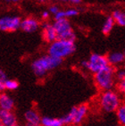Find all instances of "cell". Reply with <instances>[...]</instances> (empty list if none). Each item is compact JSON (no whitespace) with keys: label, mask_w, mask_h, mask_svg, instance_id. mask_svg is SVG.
<instances>
[{"label":"cell","mask_w":125,"mask_h":126,"mask_svg":"<svg viewBox=\"0 0 125 126\" xmlns=\"http://www.w3.org/2000/svg\"><path fill=\"white\" fill-rule=\"evenodd\" d=\"M94 82L96 88L101 91L113 90L116 82L115 69L112 66H107L106 69L94 74Z\"/></svg>","instance_id":"cell-2"},{"label":"cell","mask_w":125,"mask_h":126,"mask_svg":"<svg viewBox=\"0 0 125 126\" xmlns=\"http://www.w3.org/2000/svg\"><path fill=\"white\" fill-rule=\"evenodd\" d=\"M0 126H5V125H2V124H1V125H0Z\"/></svg>","instance_id":"cell-34"},{"label":"cell","mask_w":125,"mask_h":126,"mask_svg":"<svg viewBox=\"0 0 125 126\" xmlns=\"http://www.w3.org/2000/svg\"><path fill=\"white\" fill-rule=\"evenodd\" d=\"M39 26V23L36 19H34L32 17H29V18H26V19H24L23 21L21 22L20 28L23 32H33L38 30Z\"/></svg>","instance_id":"cell-11"},{"label":"cell","mask_w":125,"mask_h":126,"mask_svg":"<svg viewBox=\"0 0 125 126\" xmlns=\"http://www.w3.org/2000/svg\"><path fill=\"white\" fill-rule=\"evenodd\" d=\"M22 20L17 16H5L0 19V31L15 32L20 28Z\"/></svg>","instance_id":"cell-7"},{"label":"cell","mask_w":125,"mask_h":126,"mask_svg":"<svg viewBox=\"0 0 125 126\" xmlns=\"http://www.w3.org/2000/svg\"><path fill=\"white\" fill-rule=\"evenodd\" d=\"M39 2H45V0H39Z\"/></svg>","instance_id":"cell-27"},{"label":"cell","mask_w":125,"mask_h":126,"mask_svg":"<svg viewBox=\"0 0 125 126\" xmlns=\"http://www.w3.org/2000/svg\"><path fill=\"white\" fill-rule=\"evenodd\" d=\"M6 80V75L2 70H0V91L5 90V82Z\"/></svg>","instance_id":"cell-22"},{"label":"cell","mask_w":125,"mask_h":126,"mask_svg":"<svg viewBox=\"0 0 125 126\" xmlns=\"http://www.w3.org/2000/svg\"><path fill=\"white\" fill-rule=\"evenodd\" d=\"M75 49L76 47L74 42L56 39L55 41L50 43V46L48 47V55L62 60L72 55L75 52Z\"/></svg>","instance_id":"cell-4"},{"label":"cell","mask_w":125,"mask_h":126,"mask_svg":"<svg viewBox=\"0 0 125 126\" xmlns=\"http://www.w3.org/2000/svg\"><path fill=\"white\" fill-rule=\"evenodd\" d=\"M61 1H67V0H61Z\"/></svg>","instance_id":"cell-31"},{"label":"cell","mask_w":125,"mask_h":126,"mask_svg":"<svg viewBox=\"0 0 125 126\" xmlns=\"http://www.w3.org/2000/svg\"><path fill=\"white\" fill-rule=\"evenodd\" d=\"M42 37L45 41L48 43H52L57 39V34L55 32V28L53 27V24L50 23H45L43 25L42 29Z\"/></svg>","instance_id":"cell-9"},{"label":"cell","mask_w":125,"mask_h":126,"mask_svg":"<svg viewBox=\"0 0 125 126\" xmlns=\"http://www.w3.org/2000/svg\"><path fill=\"white\" fill-rule=\"evenodd\" d=\"M112 18L114 23H117L122 27H125V12L122 10H114L112 14Z\"/></svg>","instance_id":"cell-16"},{"label":"cell","mask_w":125,"mask_h":126,"mask_svg":"<svg viewBox=\"0 0 125 126\" xmlns=\"http://www.w3.org/2000/svg\"><path fill=\"white\" fill-rule=\"evenodd\" d=\"M115 78L117 81L125 79V67L120 68L117 71H115Z\"/></svg>","instance_id":"cell-20"},{"label":"cell","mask_w":125,"mask_h":126,"mask_svg":"<svg viewBox=\"0 0 125 126\" xmlns=\"http://www.w3.org/2000/svg\"><path fill=\"white\" fill-rule=\"evenodd\" d=\"M116 118L121 126H125V102L122 103L115 111Z\"/></svg>","instance_id":"cell-17"},{"label":"cell","mask_w":125,"mask_h":126,"mask_svg":"<svg viewBox=\"0 0 125 126\" xmlns=\"http://www.w3.org/2000/svg\"><path fill=\"white\" fill-rule=\"evenodd\" d=\"M53 27L55 28L56 34H57V39L60 36L65 34L66 32L72 31V25H71L70 21L66 18L64 19H61V20H57L54 22Z\"/></svg>","instance_id":"cell-8"},{"label":"cell","mask_w":125,"mask_h":126,"mask_svg":"<svg viewBox=\"0 0 125 126\" xmlns=\"http://www.w3.org/2000/svg\"><path fill=\"white\" fill-rule=\"evenodd\" d=\"M124 67H125V65H124Z\"/></svg>","instance_id":"cell-36"},{"label":"cell","mask_w":125,"mask_h":126,"mask_svg":"<svg viewBox=\"0 0 125 126\" xmlns=\"http://www.w3.org/2000/svg\"><path fill=\"white\" fill-rule=\"evenodd\" d=\"M117 89H118V91H119L121 94L125 95V79L120 80V81H118Z\"/></svg>","instance_id":"cell-23"},{"label":"cell","mask_w":125,"mask_h":126,"mask_svg":"<svg viewBox=\"0 0 125 126\" xmlns=\"http://www.w3.org/2000/svg\"><path fill=\"white\" fill-rule=\"evenodd\" d=\"M40 124L42 126H63L64 124L62 118H55V117L44 116L41 118Z\"/></svg>","instance_id":"cell-15"},{"label":"cell","mask_w":125,"mask_h":126,"mask_svg":"<svg viewBox=\"0 0 125 126\" xmlns=\"http://www.w3.org/2000/svg\"><path fill=\"white\" fill-rule=\"evenodd\" d=\"M12 1H14V2H18L19 0H12Z\"/></svg>","instance_id":"cell-28"},{"label":"cell","mask_w":125,"mask_h":126,"mask_svg":"<svg viewBox=\"0 0 125 126\" xmlns=\"http://www.w3.org/2000/svg\"><path fill=\"white\" fill-rule=\"evenodd\" d=\"M15 126H19V125H18V124H16V125H15Z\"/></svg>","instance_id":"cell-33"},{"label":"cell","mask_w":125,"mask_h":126,"mask_svg":"<svg viewBox=\"0 0 125 126\" xmlns=\"http://www.w3.org/2000/svg\"><path fill=\"white\" fill-rule=\"evenodd\" d=\"M106 58L108 61L109 65L112 67H116V66H120L125 62L124 56H123V52H112L106 56Z\"/></svg>","instance_id":"cell-12"},{"label":"cell","mask_w":125,"mask_h":126,"mask_svg":"<svg viewBox=\"0 0 125 126\" xmlns=\"http://www.w3.org/2000/svg\"><path fill=\"white\" fill-rule=\"evenodd\" d=\"M19 84L15 80H8L6 79L5 82V90H15L18 88Z\"/></svg>","instance_id":"cell-19"},{"label":"cell","mask_w":125,"mask_h":126,"mask_svg":"<svg viewBox=\"0 0 125 126\" xmlns=\"http://www.w3.org/2000/svg\"><path fill=\"white\" fill-rule=\"evenodd\" d=\"M67 1H70L71 3H72V4H76V5H78V4H79V3H81V0H67Z\"/></svg>","instance_id":"cell-26"},{"label":"cell","mask_w":125,"mask_h":126,"mask_svg":"<svg viewBox=\"0 0 125 126\" xmlns=\"http://www.w3.org/2000/svg\"><path fill=\"white\" fill-rule=\"evenodd\" d=\"M15 107V101L6 93L0 94V109L5 111H12Z\"/></svg>","instance_id":"cell-14"},{"label":"cell","mask_w":125,"mask_h":126,"mask_svg":"<svg viewBox=\"0 0 125 126\" xmlns=\"http://www.w3.org/2000/svg\"><path fill=\"white\" fill-rule=\"evenodd\" d=\"M122 104V98L119 93L114 90L102 91L98 97V106L102 111L106 113H113Z\"/></svg>","instance_id":"cell-3"},{"label":"cell","mask_w":125,"mask_h":126,"mask_svg":"<svg viewBox=\"0 0 125 126\" xmlns=\"http://www.w3.org/2000/svg\"><path fill=\"white\" fill-rule=\"evenodd\" d=\"M0 124L5 126H15L17 119L12 111H5L0 109Z\"/></svg>","instance_id":"cell-10"},{"label":"cell","mask_w":125,"mask_h":126,"mask_svg":"<svg viewBox=\"0 0 125 126\" xmlns=\"http://www.w3.org/2000/svg\"><path fill=\"white\" fill-rule=\"evenodd\" d=\"M89 110V107L86 104L76 106V107H72V109L69 111V113L62 117V120L64 124L79 125L84 121V119L87 117Z\"/></svg>","instance_id":"cell-5"},{"label":"cell","mask_w":125,"mask_h":126,"mask_svg":"<svg viewBox=\"0 0 125 126\" xmlns=\"http://www.w3.org/2000/svg\"><path fill=\"white\" fill-rule=\"evenodd\" d=\"M78 15H79V11L77 9H74V8H71V9H68L66 11H64V16L66 19L69 18V17L76 16Z\"/></svg>","instance_id":"cell-21"},{"label":"cell","mask_w":125,"mask_h":126,"mask_svg":"<svg viewBox=\"0 0 125 126\" xmlns=\"http://www.w3.org/2000/svg\"><path fill=\"white\" fill-rule=\"evenodd\" d=\"M113 25H114V21L112 18V16H108L106 19L105 22H104L103 27H102V32H103L105 35H108L112 30L113 28Z\"/></svg>","instance_id":"cell-18"},{"label":"cell","mask_w":125,"mask_h":126,"mask_svg":"<svg viewBox=\"0 0 125 126\" xmlns=\"http://www.w3.org/2000/svg\"><path fill=\"white\" fill-rule=\"evenodd\" d=\"M62 60L61 59L47 55L33 61V63H31V69L37 77L42 78L47 75L48 72L58 67L62 63Z\"/></svg>","instance_id":"cell-1"},{"label":"cell","mask_w":125,"mask_h":126,"mask_svg":"<svg viewBox=\"0 0 125 126\" xmlns=\"http://www.w3.org/2000/svg\"><path fill=\"white\" fill-rule=\"evenodd\" d=\"M123 56H124V58H125V49H124V51H123Z\"/></svg>","instance_id":"cell-29"},{"label":"cell","mask_w":125,"mask_h":126,"mask_svg":"<svg viewBox=\"0 0 125 126\" xmlns=\"http://www.w3.org/2000/svg\"><path fill=\"white\" fill-rule=\"evenodd\" d=\"M34 126H42L41 124H38V125H34Z\"/></svg>","instance_id":"cell-30"},{"label":"cell","mask_w":125,"mask_h":126,"mask_svg":"<svg viewBox=\"0 0 125 126\" xmlns=\"http://www.w3.org/2000/svg\"><path fill=\"white\" fill-rule=\"evenodd\" d=\"M48 17H49V13L43 12V14H42V18H43L44 20H47V19H48Z\"/></svg>","instance_id":"cell-25"},{"label":"cell","mask_w":125,"mask_h":126,"mask_svg":"<svg viewBox=\"0 0 125 126\" xmlns=\"http://www.w3.org/2000/svg\"><path fill=\"white\" fill-rule=\"evenodd\" d=\"M82 67L89 70L92 73H96L100 71L106 69L107 66H109L108 61L106 58V56H104L101 54L93 53L90 55L89 60L82 61L81 62Z\"/></svg>","instance_id":"cell-6"},{"label":"cell","mask_w":125,"mask_h":126,"mask_svg":"<svg viewBox=\"0 0 125 126\" xmlns=\"http://www.w3.org/2000/svg\"><path fill=\"white\" fill-rule=\"evenodd\" d=\"M0 125H1V124H0Z\"/></svg>","instance_id":"cell-35"},{"label":"cell","mask_w":125,"mask_h":126,"mask_svg":"<svg viewBox=\"0 0 125 126\" xmlns=\"http://www.w3.org/2000/svg\"><path fill=\"white\" fill-rule=\"evenodd\" d=\"M24 118H25V121H26L27 124L29 126H34L40 124L41 117L39 113H38V111H36V110H28L25 113V114H24Z\"/></svg>","instance_id":"cell-13"},{"label":"cell","mask_w":125,"mask_h":126,"mask_svg":"<svg viewBox=\"0 0 125 126\" xmlns=\"http://www.w3.org/2000/svg\"><path fill=\"white\" fill-rule=\"evenodd\" d=\"M5 1H10V0H5Z\"/></svg>","instance_id":"cell-32"},{"label":"cell","mask_w":125,"mask_h":126,"mask_svg":"<svg viewBox=\"0 0 125 126\" xmlns=\"http://www.w3.org/2000/svg\"><path fill=\"white\" fill-rule=\"evenodd\" d=\"M59 12V8L56 6V5H52L50 8H49V13L53 14V15H55Z\"/></svg>","instance_id":"cell-24"}]
</instances>
